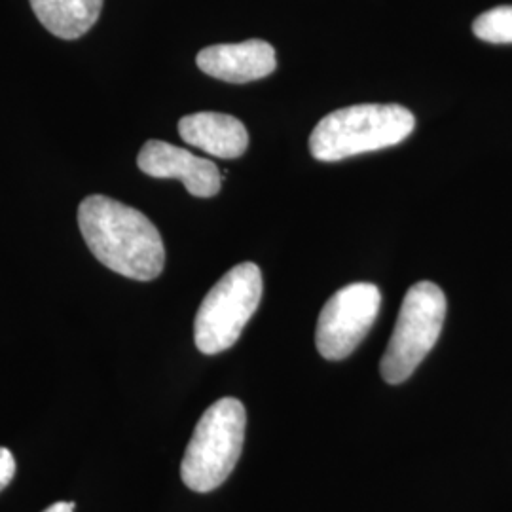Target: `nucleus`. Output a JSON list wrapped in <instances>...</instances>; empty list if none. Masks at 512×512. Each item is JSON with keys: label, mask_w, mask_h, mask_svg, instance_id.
<instances>
[{"label": "nucleus", "mask_w": 512, "mask_h": 512, "mask_svg": "<svg viewBox=\"0 0 512 512\" xmlns=\"http://www.w3.org/2000/svg\"><path fill=\"white\" fill-rule=\"evenodd\" d=\"M196 63L203 73L232 84L266 78L277 67L274 46L258 38L239 44H217L203 48L196 57Z\"/></svg>", "instance_id": "nucleus-8"}, {"label": "nucleus", "mask_w": 512, "mask_h": 512, "mask_svg": "<svg viewBox=\"0 0 512 512\" xmlns=\"http://www.w3.org/2000/svg\"><path fill=\"white\" fill-rule=\"evenodd\" d=\"M78 226L93 256L112 272L135 281H152L162 274L164 241L141 211L95 194L80 203Z\"/></svg>", "instance_id": "nucleus-1"}, {"label": "nucleus", "mask_w": 512, "mask_h": 512, "mask_svg": "<svg viewBox=\"0 0 512 512\" xmlns=\"http://www.w3.org/2000/svg\"><path fill=\"white\" fill-rule=\"evenodd\" d=\"M473 33L490 44H512V6H497L478 16Z\"/></svg>", "instance_id": "nucleus-11"}, {"label": "nucleus", "mask_w": 512, "mask_h": 512, "mask_svg": "<svg viewBox=\"0 0 512 512\" xmlns=\"http://www.w3.org/2000/svg\"><path fill=\"white\" fill-rule=\"evenodd\" d=\"M38 21L63 40L84 37L103 10V0H31Z\"/></svg>", "instance_id": "nucleus-10"}, {"label": "nucleus", "mask_w": 512, "mask_h": 512, "mask_svg": "<svg viewBox=\"0 0 512 512\" xmlns=\"http://www.w3.org/2000/svg\"><path fill=\"white\" fill-rule=\"evenodd\" d=\"M380 306L382 293L372 283H353L332 294L317 321V351L329 361L349 357L372 329Z\"/></svg>", "instance_id": "nucleus-6"}, {"label": "nucleus", "mask_w": 512, "mask_h": 512, "mask_svg": "<svg viewBox=\"0 0 512 512\" xmlns=\"http://www.w3.org/2000/svg\"><path fill=\"white\" fill-rule=\"evenodd\" d=\"M16 476V459L8 448H0V492L12 482Z\"/></svg>", "instance_id": "nucleus-12"}, {"label": "nucleus", "mask_w": 512, "mask_h": 512, "mask_svg": "<svg viewBox=\"0 0 512 512\" xmlns=\"http://www.w3.org/2000/svg\"><path fill=\"white\" fill-rule=\"evenodd\" d=\"M179 135L184 143L203 152L234 160L245 154L249 147V133L238 118L222 112H196L179 122Z\"/></svg>", "instance_id": "nucleus-9"}, {"label": "nucleus", "mask_w": 512, "mask_h": 512, "mask_svg": "<svg viewBox=\"0 0 512 512\" xmlns=\"http://www.w3.org/2000/svg\"><path fill=\"white\" fill-rule=\"evenodd\" d=\"M262 274L253 262L234 266L203 298L194 321V340L205 355L232 348L262 298Z\"/></svg>", "instance_id": "nucleus-4"}, {"label": "nucleus", "mask_w": 512, "mask_h": 512, "mask_svg": "<svg viewBox=\"0 0 512 512\" xmlns=\"http://www.w3.org/2000/svg\"><path fill=\"white\" fill-rule=\"evenodd\" d=\"M414 126V114L401 105H353L334 110L311 131V156L321 162H340L349 156L395 147Z\"/></svg>", "instance_id": "nucleus-2"}, {"label": "nucleus", "mask_w": 512, "mask_h": 512, "mask_svg": "<svg viewBox=\"0 0 512 512\" xmlns=\"http://www.w3.org/2000/svg\"><path fill=\"white\" fill-rule=\"evenodd\" d=\"M245 425V406L232 397L203 412L181 463L183 482L192 492H213L232 475L243 450Z\"/></svg>", "instance_id": "nucleus-3"}, {"label": "nucleus", "mask_w": 512, "mask_h": 512, "mask_svg": "<svg viewBox=\"0 0 512 512\" xmlns=\"http://www.w3.org/2000/svg\"><path fill=\"white\" fill-rule=\"evenodd\" d=\"M444 317L446 296L439 285L420 281L408 289L380 363L387 384H403L416 372L427 353L435 348Z\"/></svg>", "instance_id": "nucleus-5"}, {"label": "nucleus", "mask_w": 512, "mask_h": 512, "mask_svg": "<svg viewBox=\"0 0 512 512\" xmlns=\"http://www.w3.org/2000/svg\"><path fill=\"white\" fill-rule=\"evenodd\" d=\"M137 165L154 179H179L196 198H213L220 192L219 167L171 143L148 141L139 152Z\"/></svg>", "instance_id": "nucleus-7"}, {"label": "nucleus", "mask_w": 512, "mask_h": 512, "mask_svg": "<svg viewBox=\"0 0 512 512\" xmlns=\"http://www.w3.org/2000/svg\"><path fill=\"white\" fill-rule=\"evenodd\" d=\"M73 501H59V503H54L52 507H48L44 512H74Z\"/></svg>", "instance_id": "nucleus-13"}]
</instances>
